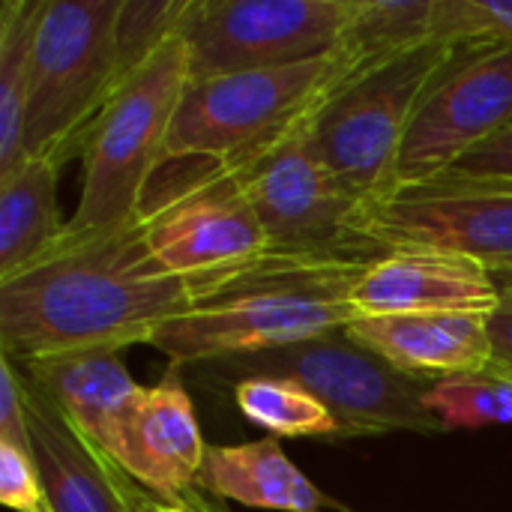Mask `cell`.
I'll return each mask as SVG.
<instances>
[{"label":"cell","instance_id":"obj_1","mask_svg":"<svg viewBox=\"0 0 512 512\" xmlns=\"http://www.w3.org/2000/svg\"><path fill=\"white\" fill-rule=\"evenodd\" d=\"M189 300V282L153 261L141 219L114 231H66L45 258L0 282V354L33 363L150 345Z\"/></svg>","mask_w":512,"mask_h":512},{"label":"cell","instance_id":"obj_2","mask_svg":"<svg viewBox=\"0 0 512 512\" xmlns=\"http://www.w3.org/2000/svg\"><path fill=\"white\" fill-rule=\"evenodd\" d=\"M369 264L267 252L252 267L192 285L186 312L162 324L150 345L183 366L225 363L339 333L357 318L351 291Z\"/></svg>","mask_w":512,"mask_h":512},{"label":"cell","instance_id":"obj_3","mask_svg":"<svg viewBox=\"0 0 512 512\" xmlns=\"http://www.w3.org/2000/svg\"><path fill=\"white\" fill-rule=\"evenodd\" d=\"M360 69L348 51L189 81L153 183L234 174L306 132L330 96ZM150 183V186H153Z\"/></svg>","mask_w":512,"mask_h":512},{"label":"cell","instance_id":"obj_4","mask_svg":"<svg viewBox=\"0 0 512 512\" xmlns=\"http://www.w3.org/2000/svg\"><path fill=\"white\" fill-rule=\"evenodd\" d=\"M123 0H48L39 18L24 114V159L57 168L84 144L132 75L120 45Z\"/></svg>","mask_w":512,"mask_h":512},{"label":"cell","instance_id":"obj_5","mask_svg":"<svg viewBox=\"0 0 512 512\" xmlns=\"http://www.w3.org/2000/svg\"><path fill=\"white\" fill-rule=\"evenodd\" d=\"M462 45L456 39H429L399 57L360 69L309 123L306 135L321 162L372 213L396 195L408 129Z\"/></svg>","mask_w":512,"mask_h":512},{"label":"cell","instance_id":"obj_6","mask_svg":"<svg viewBox=\"0 0 512 512\" xmlns=\"http://www.w3.org/2000/svg\"><path fill=\"white\" fill-rule=\"evenodd\" d=\"M189 87L183 36L168 39L111 96L84 144L81 201L69 231H114L138 219Z\"/></svg>","mask_w":512,"mask_h":512},{"label":"cell","instance_id":"obj_7","mask_svg":"<svg viewBox=\"0 0 512 512\" xmlns=\"http://www.w3.org/2000/svg\"><path fill=\"white\" fill-rule=\"evenodd\" d=\"M210 366L213 372L219 369V375H225L231 384L252 375L297 381L330 408L342 426V435L447 432L444 423L426 408L432 381L393 369L387 360L366 351L342 330Z\"/></svg>","mask_w":512,"mask_h":512},{"label":"cell","instance_id":"obj_8","mask_svg":"<svg viewBox=\"0 0 512 512\" xmlns=\"http://www.w3.org/2000/svg\"><path fill=\"white\" fill-rule=\"evenodd\" d=\"M306 132L234 171L267 234L270 255L348 264L381 258L384 249L369 234L372 207L330 174Z\"/></svg>","mask_w":512,"mask_h":512},{"label":"cell","instance_id":"obj_9","mask_svg":"<svg viewBox=\"0 0 512 512\" xmlns=\"http://www.w3.org/2000/svg\"><path fill=\"white\" fill-rule=\"evenodd\" d=\"M360 0H189V81L279 69L336 51Z\"/></svg>","mask_w":512,"mask_h":512},{"label":"cell","instance_id":"obj_10","mask_svg":"<svg viewBox=\"0 0 512 512\" xmlns=\"http://www.w3.org/2000/svg\"><path fill=\"white\" fill-rule=\"evenodd\" d=\"M153 261L198 285L267 258V234L234 174L153 183L138 213Z\"/></svg>","mask_w":512,"mask_h":512},{"label":"cell","instance_id":"obj_11","mask_svg":"<svg viewBox=\"0 0 512 512\" xmlns=\"http://www.w3.org/2000/svg\"><path fill=\"white\" fill-rule=\"evenodd\" d=\"M510 123L512 45L465 42L432 84L408 129L396 171L399 189L438 180Z\"/></svg>","mask_w":512,"mask_h":512},{"label":"cell","instance_id":"obj_12","mask_svg":"<svg viewBox=\"0 0 512 512\" xmlns=\"http://www.w3.org/2000/svg\"><path fill=\"white\" fill-rule=\"evenodd\" d=\"M372 240L387 249H441L477 261L492 276H512L510 186L426 183L399 189L372 213Z\"/></svg>","mask_w":512,"mask_h":512},{"label":"cell","instance_id":"obj_13","mask_svg":"<svg viewBox=\"0 0 512 512\" xmlns=\"http://www.w3.org/2000/svg\"><path fill=\"white\" fill-rule=\"evenodd\" d=\"M357 318L465 312L492 315L501 306V285L471 258L441 249H387L351 291ZM354 318V321H357Z\"/></svg>","mask_w":512,"mask_h":512},{"label":"cell","instance_id":"obj_14","mask_svg":"<svg viewBox=\"0 0 512 512\" xmlns=\"http://www.w3.org/2000/svg\"><path fill=\"white\" fill-rule=\"evenodd\" d=\"M207 444L195 405L183 387L180 366L171 363L165 378L141 387L126 429L117 465L147 492L174 501L198 489Z\"/></svg>","mask_w":512,"mask_h":512},{"label":"cell","instance_id":"obj_15","mask_svg":"<svg viewBox=\"0 0 512 512\" xmlns=\"http://www.w3.org/2000/svg\"><path fill=\"white\" fill-rule=\"evenodd\" d=\"M24 378V375H21ZM48 512H138L141 486L24 381Z\"/></svg>","mask_w":512,"mask_h":512},{"label":"cell","instance_id":"obj_16","mask_svg":"<svg viewBox=\"0 0 512 512\" xmlns=\"http://www.w3.org/2000/svg\"><path fill=\"white\" fill-rule=\"evenodd\" d=\"M342 333L393 369L426 381L489 372L495 357L486 315H372L351 321Z\"/></svg>","mask_w":512,"mask_h":512},{"label":"cell","instance_id":"obj_17","mask_svg":"<svg viewBox=\"0 0 512 512\" xmlns=\"http://www.w3.org/2000/svg\"><path fill=\"white\" fill-rule=\"evenodd\" d=\"M15 366L90 444L114 462L120 459L123 429L141 393V384L132 381L123 363V351H81Z\"/></svg>","mask_w":512,"mask_h":512},{"label":"cell","instance_id":"obj_18","mask_svg":"<svg viewBox=\"0 0 512 512\" xmlns=\"http://www.w3.org/2000/svg\"><path fill=\"white\" fill-rule=\"evenodd\" d=\"M198 489L219 501L273 512H327L333 501L288 459L279 438L207 447Z\"/></svg>","mask_w":512,"mask_h":512},{"label":"cell","instance_id":"obj_19","mask_svg":"<svg viewBox=\"0 0 512 512\" xmlns=\"http://www.w3.org/2000/svg\"><path fill=\"white\" fill-rule=\"evenodd\" d=\"M60 168L45 159H21L0 177V282L45 258L69 231L57 207Z\"/></svg>","mask_w":512,"mask_h":512},{"label":"cell","instance_id":"obj_20","mask_svg":"<svg viewBox=\"0 0 512 512\" xmlns=\"http://www.w3.org/2000/svg\"><path fill=\"white\" fill-rule=\"evenodd\" d=\"M48 0H6L0 9V177L24 159V114L39 18Z\"/></svg>","mask_w":512,"mask_h":512},{"label":"cell","instance_id":"obj_21","mask_svg":"<svg viewBox=\"0 0 512 512\" xmlns=\"http://www.w3.org/2000/svg\"><path fill=\"white\" fill-rule=\"evenodd\" d=\"M234 402L246 420L270 438H339L342 426L330 408L288 378L252 375L234 384Z\"/></svg>","mask_w":512,"mask_h":512},{"label":"cell","instance_id":"obj_22","mask_svg":"<svg viewBox=\"0 0 512 512\" xmlns=\"http://www.w3.org/2000/svg\"><path fill=\"white\" fill-rule=\"evenodd\" d=\"M432 18L435 0H360L339 48L357 63L375 66L438 39L432 36Z\"/></svg>","mask_w":512,"mask_h":512},{"label":"cell","instance_id":"obj_23","mask_svg":"<svg viewBox=\"0 0 512 512\" xmlns=\"http://www.w3.org/2000/svg\"><path fill=\"white\" fill-rule=\"evenodd\" d=\"M426 408L453 429L512 426V375L489 369L471 375H453L432 381Z\"/></svg>","mask_w":512,"mask_h":512},{"label":"cell","instance_id":"obj_24","mask_svg":"<svg viewBox=\"0 0 512 512\" xmlns=\"http://www.w3.org/2000/svg\"><path fill=\"white\" fill-rule=\"evenodd\" d=\"M432 36L512 45V0H435Z\"/></svg>","mask_w":512,"mask_h":512},{"label":"cell","instance_id":"obj_25","mask_svg":"<svg viewBox=\"0 0 512 512\" xmlns=\"http://www.w3.org/2000/svg\"><path fill=\"white\" fill-rule=\"evenodd\" d=\"M432 183L450 186H510L512 189V123L498 135L462 156L447 174Z\"/></svg>","mask_w":512,"mask_h":512},{"label":"cell","instance_id":"obj_26","mask_svg":"<svg viewBox=\"0 0 512 512\" xmlns=\"http://www.w3.org/2000/svg\"><path fill=\"white\" fill-rule=\"evenodd\" d=\"M0 504L12 512H48L36 456L0 441Z\"/></svg>","mask_w":512,"mask_h":512},{"label":"cell","instance_id":"obj_27","mask_svg":"<svg viewBox=\"0 0 512 512\" xmlns=\"http://www.w3.org/2000/svg\"><path fill=\"white\" fill-rule=\"evenodd\" d=\"M0 441L33 453L24 378L6 354H0Z\"/></svg>","mask_w":512,"mask_h":512},{"label":"cell","instance_id":"obj_28","mask_svg":"<svg viewBox=\"0 0 512 512\" xmlns=\"http://www.w3.org/2000/svg\"><path fill=\"white\" fill-rule=\"evenodd\" d=\"M501 306L489 315L492 336V369L512 375V276H501Z\"/></svg>","mask_w":512,"mask_h":512},{"label":"cell","instance_id":"obj_29","mask_svg":"<svg viewBox=\"0 0 512 512\" xmlns=\"http://www.w3.org/2000/svg\"><path fill=\"white\" fill-rule=\"evenodd\" d=\"M138 512H225V510H222V507H216V504H210V501H207V495H204L201 489H192V492H186L183 498L165 501V498H159V495H153V492H147V489L141 486V492H138Z\"/></svg>","mask_w":512,"mask_h":512}]
</instances>
